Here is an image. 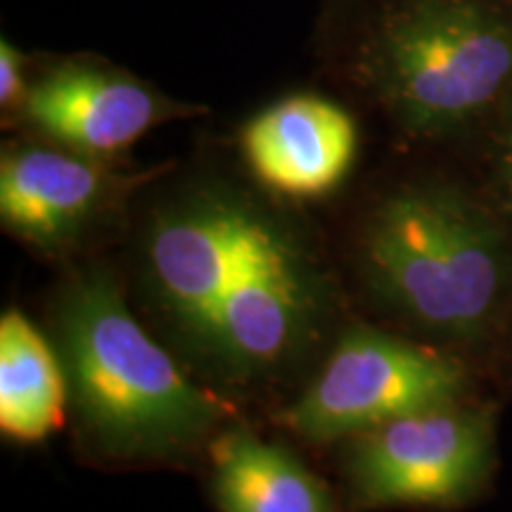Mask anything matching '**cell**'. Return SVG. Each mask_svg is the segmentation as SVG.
<instances>
[{
  "label": "cell",
  "instance_id": "1",
  "mask_svg": "<svg viewBox=\"0 0 512 512\" xmlns=\"http://www.w3.org/2000/svg\"><path fill=\"white\" fill-rule=\"evenodd\" d=\"M60 337L76 408L98 441L121 456H162L207 434L221 403L197 389L147 337L110 275L69 287Z\"/></svg>",
  "mask_w": 512,
  "mask_h": 512
},
{
  "label": "cell",
  "instance_id": "2",
  "mask_svg": "<svg viewBox=\"0 0 512 512\" xmlns=\"http://www.w3.org/2000/svg\"><path fill=\"white\" fill-rule=\"evenodd\" d=\"M373 290L422 328L467 337L482 330L508 285L498 230L446 190L389 197L363 238Z\"/></svg>",
  "mask_w": 512,
  "mask_h": 512
},
{
  "label": "cell",
  "instance_id": "3",
  "mask_svg": "<svg viewBox=\"0 0 512 512\" xmlns=\"http://www.w3.org/2000/svg\"><path fill=\"white\" fill-rule=\"evenodd\" d=\"M373 76L408 128L446 131L512 83V27L475 0H418L382 31Z\"/></svg>",
  "mask_w": 512,
  "mask_h": 512
},
{
  "label": "cell",
  "instance_id": "4",
  "mask_svg": "<svg viewBox=\"0 0 512 512\" xmlns=\"http://www.w3.org/2000/svg\"><path fill=\"white\" fill-rule=\"evenodd\" d=\"M463 382V370L451 358L382 332L354 330L342 337L285 422L306 439L332 441L451 406Z\"/></svg>",
  "mask_w": 512,
  "mask_h": 512
},
{
  "label": "cell",
  "instance_id": "5",
  "mask_svg": "<svg viewBox=\"0 0 512 512\" xmlns=\"http://www.w3.org/2000/svg\"><path fill=\"white\" fill-rule=\"evenodd\" d=\"M489 460V422L451 403L363 432L351 477L368 503L448 505L477 489Z\"/></svg>",
  "mask_w": 512,
  "mask_h": 512
},
{
  "label": "cell",
  "instance_id": "6",
  "mask_svg": "<svg viewBox=\"0 0 512 512\" xmlns=\"http://www.w3.org/2000/svg\"><path fill=\"white\" fill-rule=\"evenodd\" d=\"M316 316L313 268L285 230L271 223L245 273L228 287L192 342L233 373L256 375L290 358Z\"/></svg>",
  "mask_w": 512,
  "mask_h": 512
},
{
  "label": "cell",
  "instance_id": "7",
  "mask_svg": "<svg viewBox=\"0 0 512 512\" xmlns=\"http://www.w3.org/2000/svg\"><path fill=\"white\" fill-rule=\"evenodd\" d=\"M271 223L230 197H200L155 223L147 264L159 299L185 337L200 335Z\"/></svg>",
  "mask_w": 512,
  "mask_h": 512
},
{
  "label": "cell",
  "instance_id": "8",
  "mask_svg": "<svg viewBox=\"0 0 512 512\" xmlns=\"http://www.w3.org/2000/svg\"><path fill=\"white\" fill-rule=\"evenodd\" d=\"M242 147L268 188L318 197L347 176L356 155V126L332 102L297 95L249 121Z\"/></svg>",
  "mask_w": 512,
  "mask_h": 512
},
{
  "label": "cell",
  "instance_id": "9",
  "mask_svg": "<svg viewBox=\"0 0 512 512\" xmlns=\"http://www.w3.org/2000/svg\"><path fill=\"white\" fill-rule=\"evenodd\" d=\"M31 124L91 155H110L164 117L162 102L140 83L98 69L64 67L24 98Z\"/></svg>",
  "mask_w": 512,
  "mask_h": 512
},
{
  "label": "cell",
  "instance_id": "10",
  "mask_svg": "<svg viewBox=\"0 0 512 512\" xmlns=\"http://www.w3.org/2000/svg\"><path fill=\"white\" fill-rule=\"evenodd\" d=\"M100 200V171L79 157L24 147L0 164V216L31 245L53 249L72 240Z\"/></svg>",
  "mask_w": 512,
  "mask_h": 512
},
{
  "label": "cell",
  "instance_id": "11",
  "mask_svg": "<svg viewBox=\"0 0 512 512\" xmlns=\"http://www.w3.org/2000/svg\"><path fill=\"white\" fill-rule=\"evenodd\" d=\"M211 460L223 512H335L330 491L290 451L245 430L221 434Z\"/></svg>",
  "mask_w": 512,
  "mask_h": 512
},
{
  "label": "cell",
  "instance_id": "12",
  "mask_svg": "<svg viewBox=\"0 0 512 512\" xmlns=\"http://www.w3.org/2000/svg\"><path fill=\"white\" fill-rule=\"evenodd\" d=\"M67 387L53 349L22 313L0 320V427L34 444L60 430Z\"/></svg>",
  "mask_w": 512,
  "mask_h": 512
},
{
  "label": "cell",
  "instance_id": "13",
  "mask_svg": "<svg viewBox=\"0 0 512 512\" xmlns=\"http://www.w3.org/2000/svg\"><path fill=\"white\" fill-rule=\"evenodd\" d=\"M22 55L8 41L0 43V102L15 105L22 98Z\"/></svg>",
  "mask_w": 512,
  "mask_h": 512
},
{
  "label": "cell",
  "instance_id": "14",
  "mask_svg": "<svg viewBox=\"0 0 512 512\" xmlns=\"http://www.w3.org/2000/svg\"><path fill=\"white\" fill-rule=\"evenodd\" d=\"M498 162H501V181L505 188V197H508V204L512 209V119L503 133L501 155H498Z\"/></svg>",
  "mask_w": 512,
  "mask_h": 512
}]
</instances>
